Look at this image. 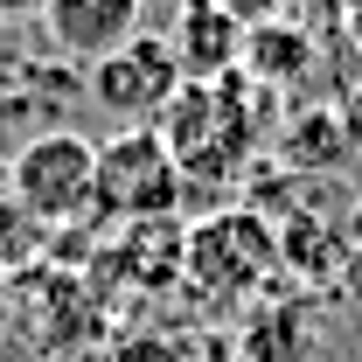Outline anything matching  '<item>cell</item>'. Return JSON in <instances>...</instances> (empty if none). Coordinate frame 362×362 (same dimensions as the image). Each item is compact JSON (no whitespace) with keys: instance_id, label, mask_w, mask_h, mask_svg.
<instances>
[{"instance_id":"cell-1","label":"cell","mask_w":362,"mask_h":362,"mask_svg":"<svg viewBox=\"0 0 362 362\" xmlns=\"http://www.w3.org/2000/svg\"><path fill=\"white\" fill-rule=\"evenodd\" d=\"M181 195H188V175L153 126H126L98 146V209L105 216L153 223V216H175Z\"/></svg>"},{"instance_id":"cell-2","label":"cell","mask_w":362,"mask_h":362,"mask_svg":"<svg viewBox=\"0 0 362 362\" xmlns=\"http://www.w3.org/2000/svg\"><path fill=\"white\" fill-rule=\"evenodd\" d=\"M14 209L35 223H77L98 209V146L84 133H42L28 139L7 168Z\"/></svg>"},{"instance_id":"cell-3","label":"cell","mask_w":362,"mask_h":362,"mask_svg":"<svg viewBox=\"0 0 362 362\" xmlns=\"http://www.w3.org/2000/svg\"><path fill=\"white\" fill-rule=\"evenodd\" d=\"M181 63L168 35H133L126 49H112L105 63H90V105L98 112H112L119 119V133L126 126H160V112L181 98Z\"/></svg>"},{"instance_id":"cell-4","label":"cell","mask_w":362,"mask_h":362,"mask_svg":"<svg viewBox=\"0 0 362 362\" xmlns=\"http://www.w3.org/2000/svg\"><path fill=\"white\" fill-rule=\"evenodd\" d=\"M265 265H272V230L258 216L223 209V216H209L188 237V279L209 286V293H244Z\"/></svg>"},{"instance_id":"cell-5","label":"cell","mask_w":362,"mask_h":362,"mask_svg":"<svg viewBox=\"0 0 362 362\" xmlns=\"http://www.w3.org/2000/svg\"><path fill=\"white\" fill-rule=\"evenodd\" d=\"M42 21H49V35H56L63 56L105 63L112 49H126L133 35H146V0H49Z\"/></svg>"},{"instance_id":"cell-6","label":"cell","mask_w":362,"mask_h":362,"mask_svg":"<svg viewBox=\"0 0 362 362\" xmlns=\"http://www.w3.org/2000/svg\"><path fill=\"white\" fill-rule=\"evenodd\" d=\"M168 49H175L188 84H223V77H237V63H244V21L230 7H216V0H181Z\"/></svg>"},{"instance_id":"cell-7","label":"cell","mask_w":362,"mask_h":362,"mask_svg":"<svg viewBox=\"0 0 362 362\" xmlns=\"http://www.w3.org/2000/svg\"><path fill=\"white\" fill-rule=\"evenodd\" d=\"M341 126H349V146H362V90L349 98V112H341Z\"/></svg>"},{"instance_id":"cell-8","label":"cell","mask_w":362,"mask_h":362,"mask_svg":"<svg viewBox=\"0 0 362 362\" xmlns=\"http://www.w3.org/2000/svg\"><path fill=\"white\" fill-rule=\"evenodd\" d=\"M49 0H0V14H42Z\"/></svg>"}]
</instances>
